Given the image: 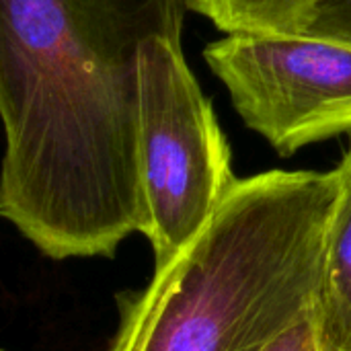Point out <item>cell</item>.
Here are the masks:
<instances>
[{
	"mask_svg": "<svg viewBox=\"0 0 351 351\" xmlns=\"http://www.w3.org/2000/svg\"><path fill=\"white\" fill-rule=\"evenodd\" d=\"M185 0H0V214L45 257H113L144 228L140 47Z\"/></svg>",
	"mask_w": 351,
	"mask_h": 351,
	"instance_id": "1",
	"label": "cell"
},
{
	"mask_svg": "<svg viewBox=\"0 0 351 351\" xmlns=\"http://www.w3.org/2000/svg\"><path fill=\"white\" fill-rule=\"evenodd\" d=\"M337 171L239 177L208 224L119 298L107 351H265L319 311Z\"/></svg>",
	"mask_w": 351,
	"mask_h": 351,
	"instance_id": "2",
	"label": "cell"
},
{
	"mask_svg": "<svg viewBox=\"0 0 351 351\" xmlns=\"http://www.w3.org/2000/svg\"><path fill=\"white\" fill-rule=\"evenodd\" d=\"M140 171L142 234L156 267L195 239L239 179L183 35H152L140 47Z\"/></svg>",
	"mask_w": 351,
	"mask_h": 351,
	"instance_id": "3",
	"label": "cell"
},
{
	"mask_svg": "<svg viewBox=\"0 0 351 351\" xmlns=\"http://www.w3.org/2000/svg\"><path fill=\"white\" fill-rule=\"evenodd\" d=\"M204 60L243 123L278 154L351 136V43L308 33H226Z\"/></svg>",
	"mask_w": 351,
	"mask_h": 351,
	"instance_id": "4",
	"label": "cell"
},
{
	"mask_svg": "<svg viewBox=\"0 0 351 351\" xmlns=\"http://www.w3.org/2000/svg\"><path fill=\"white\" fill-rule=\"evenodd\" d=\"M335 171L339 195L327 234L319 329L325 350L351 351V136Z\"/></svg>",
	"mask_w": 351,
	"mask_h": 351,
	"instance_id": "5",
	"label": "cell"
},
{
	"mask_svg": "<svg viewBox=\"0 0 351 351\" xmlns=\"http://www.w3.org/2000/svg\"><path fill=\"white\" fill-rule=\"evenodd\" d=\"M226 33H304L323 0H185Z\"/></svg>",
	"mask_w": 351,
	"mask_h": 351,
	"instance_id": "6",
	"label": "cell"
},
{
	"mask_svg": "<svg viewBox=\"0 0 351 351\" xmlns=\"http://www.w3.org/2000/svg\"><path fill=\"white\" fill-rule=\"evenodd\" d=\"M304 33L351 43V0H323L313 12Z\"/></svg>",
	"mask_w": 351,
	"mask_h": 351,
	"instance_id": "7",
	"label": "cell"
},
{
	"mask_svg": "<svg viewBox=\"0 0 351 351\" xmlns=\"http://www.w3.org/2000/svg\"><path fill=\"white\" fill-rule=\"evenodd\" d=\"M265 351H327L321 339L319 311L274 341Z\"/></svg>",
	"mask_w": 351,
	"mask_h": 351,
	"instance_id": "8",
	"label": "cell"
}]
</instances>
